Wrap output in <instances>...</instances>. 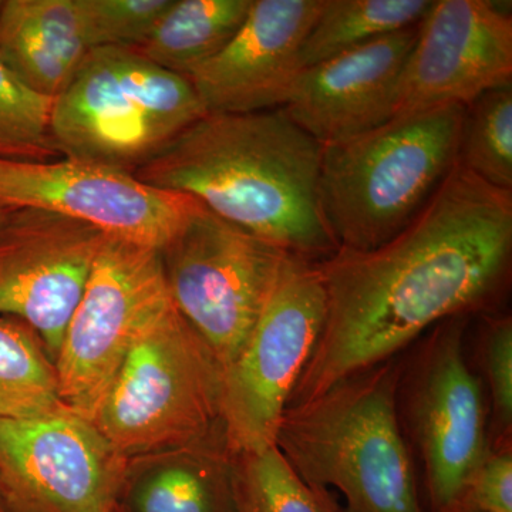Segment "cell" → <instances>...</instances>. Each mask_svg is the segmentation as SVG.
<instances>
[{
    "label": "cell",
    "mask_w": 512,
    "mask_h": 512,
    "mask_svg": "<svg viewBox=\"0 0 512 512\" xmlns=\"http://www.w3.org/2000/svg\"><path fill=\"white\" fill-rule=\"evenodd\" d=\"M511 264L512 191L457 164L396 237L319 262L328 311L289 406L396 357L431 326L490 308Z\"/></svg>",
    "instance_id": "cell-1"
},
{
    "label": "cell",
    "mask_w": 512,
    "mask_h": 512,
    "mask_svg": "<svg viewBox=\"0 0 512 512\" xmlns=\"http://www.w3.org/2000/svg\"><path fill=\"white\" fill-rule=\"evenodd\" d=\"M323 147L279 109L207 113L138 168L291 254L320 262L338 251L320 208Z\"/></svg>",
    "instance_id": "cell-2"
},
{
    "label": "cell",
    "mask_w": 512,
    "mask_h": 512,
    "mask_svg": "<svg viewBox=\"0 0 512 512\" xmlns=\"http://www.w3.org/2000/svg\"><path fill=\"white\" fill-rule=\"evenodd\" d=\"M396 357L285 410L275 447L311 490L336 488L346 512H423L399 416Z\"/></svg>",
    "instance_id": "cell-3"
},
{
    "label": "cell",
    "mask_w": 512,
    "mask_h": 512,
    "mask_svg": "<svg viewBox=\"0 0 512 512\" xmlns=\"http://www.w3.org/2000/svg\"><path fill=\"white\" fill-rule=\"evenodd\" d=\"M466 107H436L394 117L323 147L319 197L336 245L370 251L423 211L458 164Z\"/></svg>",
    "instance_id": "cell-4"
},
{
    "label": "cell",
    "mask_w": 512,
    "mask_h": 512,
    "mask_svg": "<svg viewBox=\"0 0 512 512\" xmlns=\"http://www.w3.org/2000/svg\"><path fill=\"white\" fill-rule=\"evenodd\" d=\"M205 114L187 77L99 47L56 97L50 130L63 158L134 174Z\"/></svg>",
    "instance_id": "cell-5"
},
{
    "label": "cell",
    "mask_w": 512,
    "mask_h": 512,
    "mask_svg": "<svg viewBox=\"0 0 512 512\" xmlns=\"http://www.w3.org/2000/svg\"><path fill=\"white\" fill-rule=\"evenodd\" d=\"M224 370L171 303L134 343L93 423L130 458L222 434Z\"/></svg>",
    "instance_id": "cell-6"
},
{
    "label": "cell",
    "mask_w": 512,
    "mask_h": 512,
    "mask_svg": "<svg viewBox=\"0 0 512 512\" xmlns=\"http://www.w3.org/2000/svg\"><path fill=\"white\" fill-rule=\"evenodd\" d=\"M319 262L286 255L251 335L224 372L222 434L231 456L275 446L279 423L325 325Z\"/></svg>",
    "instance_id": "cell-7"
},
{
    "label": "cell",
    "mask_w": 512,
    "mask_h": 512,
    "mask_svg": "<svg viewBox=\"0 0 512 512\" xmlns=\"http://www.w3.org/2000/svg\"><path fill=\"white\" fill-rule=\"evenodd\" d=\"M288 254L205 205L160 249L175 309L224 372L251 335Z\"/></svg>",
    "instance_id": "cell-8"
},
{
    "label": "cell",
    "mask_w": 512,
    "mask_h": 512,
    "mask_svg": "<svg viewBox=\"0 0 512 512\" xmlns=\"http://www.w3.org/2000/svg\"><path fill=\"white\" fill-rule=\"evenodd\" d=\"M171 303L160 251L106 237L55 363L64 406L93 420L134 343Z\"/></svg>",
    "instance_id": "cell-9"
},
{
    "label": "cell",
    "mask_w": 512,
    "mask_h": 512,
    "mask_svg": "<svg viewBox=\"0 0 512 512\" xmlns=\"http://www.w3.org/2000/svg\"><path fill=\"white\" fill-rule=\"evenodd\" d=\"M128 468L92 420L70 409L0 420L8 512H117Z\"/></svg>",
    "instance_id": "cell-10"
},
{
    "label": "cell",
    "mask_w": 512,
    "mask_h": 512,
    "mask_svg": "<svg viewBox=\"0 0 512 512\" xmlns=\"http://www.w3.org/2000/svg\"><path fill=\"white\" fill-rule=\"evenodd\" d=\"M0 204L56 212L100 229L106 237L161 248L201 201L161 190L126 171L62 158L22 161L0 157Z\"/></svg>",
    "instance_id": "cell-11"
},
{
    "label": "cell",
    "mask_w": 512,
    "mask_h": 512,
    "mask_svg": "<svg viewBox=\"0 0 512 512\" xmlns=\"http://www.w3.org/2000/svg\"><path fill=\"white\" fill-rule=\"evenodd\" d=\"M467 316L439 323L424 343L407 387L414 443L433 512H451L490 444L480 380L467 363Z\"/></svg>",
    "instance_id": "cell-12"
},
{
    "label": "cell",
    "mask_w": 512,
    "mask_h": 512,
    "mask_svg": "<svg viewBox=\"0 0 512 512\" xmlns=\"http://www.w3.org/2000/svg\"><path fill=\"white\" fill-rule=\"evenodd\" d=\"M106 235L56 212L15 208L0 227V315L35 330L56 363Z\"/></svg>",
    "instance_id": "cell-13"
},
{
    "label": "cell",
    "mask_w": 512,
    "mask_h": 512,
    "mask_svg": "<svg viewBox=\"0 0 512 512\" xmlns=\"http://www.w3.org/2000/svg\"><path fill=\"white\" fill-rule=\"evenodd\" d=\"M512 83V18L491 0H434L397 86L394 117L468 106Z\"/></svg>",
    "instance_id": "cell-14"
},
{
    "label": "cell",
    "mask_w": 512,
    "mask_h": 512,
    "mask_svg": "<svg viewBox=\"0 0 512 512\" xmlns=\"http://www.w3.org/2000/svg\"><path fill=\"white\" fill-rule=\"evenodd\" d=\"M322 6L323 0H254L234 39L187 76L207 113L284 107Z\"/></svg>",
    "instance_id": "cell-15"
},
{
    "label": "cell",
    "mask_w": 512,
    "mask_h": 512,
    "mask_svg": "<svg viewBox=\"0 0 512 512\" xmlns=\"http://www.w3.org/2000/svg\"><path fill=\"white\" fill-rule=\"evenodd\" d=\"M417 25L302 69L286 99V113L322 147L394 119L397 86Z\"/></svg>",
    "instance_id": "cell-16"
},
{
    "label": "cell",
    "mask_w": 512,
    "mask_h": 512,
    "mask_svg": "<svg viewBox=\"0 0 512 512\" xmlns=\"http://www.w3.org/2000/svg\"><path fill=\"white\" fill-rule=\"evenodd\" d=\"M119 512H237L224 437L128 460Z\"/></svg>",
    "instance_id": "cell-17"
},
{
    "label": "cell",
    "mask_w": 512,
    "mask_h": 512,
    "mask_svg": "<svg viewBox=\"0 0 512 512\" xmlns=\"http://www.w3.org/2000/svg\"><path fill=\"white\" fill-rule=\"evenodd\" d=\"M77 0H5L0 62L33 92L56 99L90 52Z\"/></svg>",
    "instance_id": "cell-18"
},
{
    "label": "cell",
    "mask_w": 512,
    "mask_h": 512,
    "mask_svg": "<svg viewBox=\"0 0 512 512\" xmlns=\"http://www.w3.org/2000/svg\"><path fill=\"white\" fill-rule=\"evenodd\" d=\"M254 0H173L136 52L187 77L218 55L244 25Z\"/></svg>",
    "instance_id": "cell-19"
},
{
    "label": "cell",
    "mask_w": 512,
    "mask_h": 512,
    "mask_svg": "<svg viewBox=\"0 0 512 512\" xmlns=\"http://www.w3.org/2000/svg\"><path fill=\"white\" fill-rule=\"evenodd\" d=\"M430 5V0H323L318 19L303 42L302 69L412 28Z\"/></svg>",
    "instance_id": "cell-20"
},
{
    "label": "cell",
    "mask_w": 512,
    "mask_h": 512,
    "mask_svg": "<svg viewBox=\"0 0 512 512\" xmlns=\"http://www.w3.org/2000/svg\"><path fill=\"white\" fill-rule=\"evenodd\" d=\"M66 409L56 365L22 320L0 315V420H25Z\"/></svg>",
    "instance_id": "cell-21"
},
{
    "label": "cell",
    "mask_w": 512,
    "mask_h": 512,
    "mask_svg": "<svg viewBox=\"0 0 512 512\" xmlns=\"http://www.w3.org/2000/svg\"><path fill=\"white\" fill-rule=\"evenodd\" d=\"M458 164L484 183L512 191V83L466 106Z\"/></svg>",
    "instance_id": "cell-22"
},
{
    "label": "cell",
    "mask_w": 512,
    "mask_h": 512,
    "mask_svg": "<svg viewBox=\"0 0 512 512\" xmlns=\"http://www.w3.org/2000/svg\"><path fill=\"white\" fill-rule=\"evenodd\" d=\"M235 494L237 512H326L275 446L235 457Z\"/></svg>",
    "instance_id": "cell-23"
},
{
    "label": "cell",
    "mask_w": 512,
    "mask_h": 512,
    "mask_svg": "<svg viewBox=\"0 0 512 512\" xmlns=\"http://www.w3.org/2000/svg\"><path fill=\"white\" fill-rule=\"evenodd\" d=\"M53 103L0 62V157L50 161L60 156L50 130Z\"/></svg>",
    "instance_id": "cell-24"
},
{
    "label": "cell",
    "mask_w": 512,
    "mask_h": 512,
    "mask_svg": "<svg viewBox=\"0 0 512 512\" xmlns=\"http://www.w3.org/2000/svg\"><path fill=\"white\" fill-rule=\"evenodd\" d=\"M173 0H77L90 49H136L156 28Z\"/></svg>",
    "instance_id": "cell-25"
},
{
    "label": "cell",
    "mask_w": 512,
    "mask_h": 512,
    "mask_svg": "<svg viewBox=\"0 0 512 512\" xmlns=\"http://www.w3.org/2000/svg\"><path fill=\"white\" fill-rule=\"evenodd\" d=\"M485 379L493 407L498 444L511 443L512 429V319L488 316L481 336Z\"/></svg>",
    "instance_id": "cell-26"
},
{
    "label": "cell",
    "mask_w": 512,
    "mask_h": 512,
    "mask_svg": "<svg viewBox=\"0 0 512 512\" xmlns=\"http://www.w3.org/2000/svg\"><path fill=\"white\" fill-rule=\"evenodd\" d=\"M451 512H512L511 443L488 448Z\"/></svg>",
    "instance_id": "cell-27"
},
{
    "label": "cell",
    "mask_w": 512,
    "mask_h": 512,
    "mask_svg": "<svg viewBox=\"0 0 512 512\" xmlns=\"http://www.w3.org/2000/svg\"><path fill=\"white\" fill-rule=\"evenodd\" d=\"M322 500L323 504H325L326 512H346L345 510H342V508H340L332 498H330L328 491H323Z\"/></svg>",
    "instance_id": "cell-28"
},
{
    "label": "cell",
    "mask_w": 512,
    "mask_h": 512,
    "mask_svg": "<svg viewBox=\"0 0 512 512\" xmlns=\"http://www.w3.org/2000/svg\"><path fill=\"white\" fill-rule=\"evenodd\" d=\"M13 211V208L6 207V205L0 204V227L5 224V221L8 220L10 212Z\"/></svg>",
    "instance_id": "cell-29"
},
{
    "label": "cell",
    "mask_w": 512,
    "mask_h": 512,
    "mask_svg": "<svg viewBox=\"0 0 512 512\" xmlns=\"http://www.w3.org/2000/svg\"><path fill=\"white\" fill-rule=\"evenodd\" d=\"M0 512H8V505H6L5 490H3L2 478H0Z\"/></svg>",
    "instance_id": "cell-30"
},
{
    "label": "cell",
    "mask_w": 512,
    "mask_h": 512,
    "mask_svg": "<svg viewBox=\"0 0 512 512\" xmlns=\"http://www.w3.org/2000/svg\"><path fill=\"white\" fill-rule=\"evenodd\" d=\"M3 2H5V0H0V12H2Z\"/></svg>",
    "instance_id": "cell-31"
},
{
    "label": "cell",
    "mask_w": 512,
    "mask_h": 512,
    "mask_svg": "<svg viewBox=\"0 0 512 512\" xmlns=\"http://www.w3.org/2000/svg\"><path fill=\"white\" fill-rule=\"evenodd\" d=\"M117 512H119V511H117Z\"/></svg>",
    "instance_id": "cell-32"
}]
</instances>
